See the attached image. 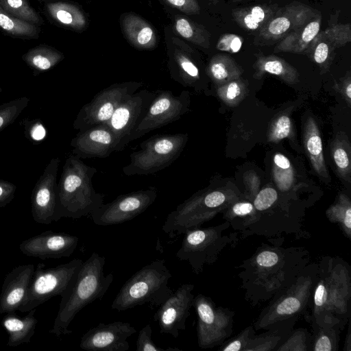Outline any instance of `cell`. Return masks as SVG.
Masks as SVG:
<instances>
[{
	"label": "cell",
	"instance_id": "1",
	"mask_svg": "<svg viewBox=\"0 0 351 351\" xmlns=\"http://www.w3.org/2000/svg\"><path fill=\"white\" fill-rule=\"evenodd\" d=\"M308 263V252L302 248L263 244L241 265L245 296L253 304L271 299Z\"/></svg>",
	"mask_w": 351,
	"mask_h": 351
},
{
	"label": "cell",
	"instance_id": "2",
	"mask_svg": "<svg viewBox=\"0 0 351 351\" xmlns=\"http://www.w3.org/2000/svg\"><path fill=\"white\" fill-rule=\"evenodd\" d=\"M317 267L308 318L313 331L330 327L342 330L350 319L351 267L337 256L322 257Z\"/></svg>",
	"mask_w": 351,
	"mask_h": 351
},
{
	"label": "cell",
	"instance_id": "3",
	"mask_svg": "<svg viewBox=\"0 0 351 351\" xmlns=\"http://www.w3.org/2000/svg\"><path fill=\"white\" fill-rule=\"evenodd\" d=\"M106 258L93 252L82 263L71 287L61 297L59 309L49 332L56 337L72 332L69 326L75 315L86 306L101 300L113 281V274L105 275Z\"/></svg>",
	"mask_w": 351,
	"mask_h": 351
},
{
	"label": "cell",
	"instance_id": "4",
	"mask_svg": "<svg viewBox=\"0 0 351 351\" xmlns=\"http://www.w3.org/2000/svg\"><path fill=\"white\" fill-rule=\"evenodd\" d=\"M97 171L74 155L66 159L57 184L56 221L86 216L104 204L103 195L93 185Z\"/></svg>",
	"mask_w": 351,
	"mask_h": 351
},
{
	"label": "cell",
	"instance_id": "5",
	"mask_svg": "<svg viewBox=\"0 0 351 351\" xmlns=\"http://www.w3.org/2000/svg\"><path fill=\"white\" fill-rule=\"evenodd\" d=\"M317 271V263H308L287 286L271 298L255 322L254 329L267 330L278 322L298 319L306 313L312 304Z\"/></svg>",
	"mask_w": 351,
	"mask_h": 351
},
{
	"label": "cell",
	"instance_id": "6",
	"mask_svg": "<svg viewBox=\"0 0 351 351\" xmlns=\"http://www.w3.org/2000/svg\"><path fill=\"white\" fill-rule=\"evenodd\" d=\"M172 274L164 259H158L143 267L122 286L111 308L118 311L148 304L159 307L173 293L168 282Z\"/></svg>",
	"mask_w": 351,
	"mask_h": 351
},
{
	"label": "cell",
	"instance_id": "7",
	"mask_svg": "<svg viewBox=\"0 0 351 351\" xmlns=\"http://www.w3.org/2000/svg\"><path fill=\"white\" fill-rule=\"evenodd\" d=\"M234 199L221 190L198 191L167 215L162 230L172 239L200 228L230 206L232 200Z\"/></svg>",
	"mask_w": 351,
	"mask_h": 351
},
{
	"label": "cell",
	"instance_id": "8",
	"mask_svg": "<svg viewBox=\"0 0 351 351\" xmlns=\"http://www.w3.org/2000/svg\"><path fill=\"white\" fill-rule=\"evenodd\" d=\"M189 139L187 133L153 136L140 144L130 155V163L123 167L124 175H149L170 166L179 158Z\"/></svg>",
	"mask_w": 351,
	"mask_h": 351
},
{
	"label": "cell",
	"instance_id": "9",
	"mask_svg": "<svg viewBox=\"0 0 351 351\" xmlns=\"http://www.w3.org/2000/svg\"><path fill=\"white\" fill-rule=\"evenodd\" d=\"M82 263V260L75 258L69 263L49 268L43 264H38L18 310L27 313L53 297H62L71 287Z\"/></svg>",
	"mask_w": 351,
	"mask_h": 351
},
{
	"label": "cell",
	"instance_id": "10",
	"mask_svg": "<svg viewBox=\"0 0 351 351\" xmlns=\"http://www.w3.org/2000/svg\"><path fill=\"white\" fill-rule=\"evenodd\" d=\"M230 226L226 221L215 226L186 232L181 247L176 252V258L187 261L193 272L199 274L204 265L214 263L222 250L231 242L230 236L223 234Z\"/></svg>",
	"mask_w": 351,
	"mask_h": 351
},
{
	"label": "cell",
	"instance_id": "11",
	"mask_svg": "<svg viewBox=\"0 0 351 351\" xmlns=\"http://www.w3.org/2000/svg\"><path fill=\"white\" fill-rule=\"evenodd\" d=\"M141 82L115 83L96 94L78 112L73 121V128L82 131L106 123L117 108L143 86Z\"/></svg>",
	"mask_w": 351,
	"mask_h": 351
},
{
	"label": "cell",
	"instance_id": "12",
	"mask_svg": "<svg viewBox=\"0 0 351 351\" xmlns=\"http://www.w3.org/2000/svg\"><path fill=\"white\" fill-rule=\"evenodd\" d=\"M193 306L197 315V343L203 349L222 345L232 335L234 312L217 306L210 298L199 293Z\"/></svg>",
	"mask_w": 351,
	"mask_h": 351
},
{
	"label": "cell",
	"instance_id": "13",
	"mask_svg": "<svg viewBox=\"0 0 351 351\" xmlns=\"http://www.w3.org/2000/svg\"><path fill=\"white\" fill-rule=\"evenodd\" d=\"M190 103V94L187 90H182L178 95L168 90L156 92L130 142L181 119L189 111Z\"/></svg>",
	"mask_w": 351,
	"mask_h": 351
},
{
	"label": "cell",
	"instance_id": "14",
	"mask_svg": "<svg viewBox=\"0 0 351 351\" xmlns=\"http://www.w3.org/2000/svg\"><path fill=\"white\" fill-rule=\"evenodd\" d=\"M155 186L123 194L112 202L103 204L91 213L93 222L98 226L121 224L145 211L156 200Z\"/></svg>",
	"mask_w": 351,
	"mask_h": 351
},
{
	"label": "cell",
	"instance_id": "15",
	"mask_svg": "<svg viewBox=\"0 0 351 351\" xmlns=\"http://www.w3.org/2000/svg\"><path fill=\"white\" fill-rule=\"evenodd\" d=\"M319 12L309 5L293 1L280 9L257 32L256 45H271L305 24Z\"/></svg>",
	"mask_w": 351,
	"mask_h": 351
},
{
	"label": "cell",
	"instance_id": "16",
	"mask_svg": "<svg viewBox=\"0 0 351 351\" xmlns=\"http://www.w3.org/2000/svg\"><path fill=\"white\" fill-rule=\"evenodd\" d=\"M156 94L145 89L137 90L117 108L106 123L117 138L116 152L122 151L130 142Z\"/></svg>",
	"mask_w": 351,
	"mask_h": 351
},
{
	"label": "cell",
	"instance_id": "17",
	"mask_svg": "<svg viewBox=\"0 0 351 351\" xmlns=\"http://www.w3.org/2000/svg\"><path fill=\"white\" fill-rule=\"evenodd\" d=\"M193 284L180 285L160 305L154 315L160 333H165L177 338L180 332L186 329V321L190 315L195 295Z\"/></svg>",
	"mask_w": 351,
	"mask_h": 351
},
{
	"label": "cell",
	"instance_id": "18",
	"mask_svg": "<svg viewBox=\"0 0 351 351\" xmlns=\"http://www.w3.org/2000/svg\"><path fill=\"white\" fill-rule=\"evenodd\" d=\"M60 159L50 160L36 182L31 194V212L38 223L49 225L56 221L57 176Z\"/></svg>",
	"mask_w": 351,
	"mask_h": 351
},
{
	"label": "cell",
	"instance_id": "19",
	"mask_svg": "<svg viewBox=\"0 0 351 351\" xmlns=\"http://www.w3.org/2000/svg\"><path fill=\"white\" fill-rule=\"evenodd\" d=\"M136 332L128 322L99 323L84 333L80 348L89 351H127V339Z\"/></svg>",
	"mask_w": 351,
	"mask_h": 351
},
{
	"label": "cell",
	"instance_id": "20",
	"mask_svg": "<svg viewBox=\"0 0 351 351\" xmlns=\"http://www.w3.org/2000/svg\"><path fill=\"white\" fill-rule=\"evenodd\" d=\"M79 238L65 232L47 230L22 241L20 251L43 260L69 257L77 248Z\"/></svg>",
	"mask_w": 351,
	"mask_h": 351
},
{
	"label": "cell",
	"instance_id": "21",
	"mask_svg": "<svg viewBox=\"0 0 351 351\" xmlns=\"http://www.w3.org/2000/svg\"><path fill=\"white\" fill-rule=\"evenodd\" d=\"M117 138L107 123L79 131L71 141L72 154L79 158L108 157L116 152Z\"/></svg>",
	"mask_w": 351,
	"mask_h": 351
},
{
	"label": "cell",
	"instance_id": "22",
	"mask_svg": "<svg viewBox=\"0 0 351 351\" xmlns=\"http://www.w3.org/2000/svg\"><path fill=\"white\" fill-rule=\"evenodd\" d=\"M350 41V24H333L318 32L307 47L304 55L324 70L330 65L335 49Z\"/></svg>",
	"mask_w": 351,
	"mask_h": 351
},
{
	"label": "cell",
	"instance_id": "23",
	"mask_svg": "<svg viewBox=\"0 0 351 351\" xmlns=\"http://www.w3.org/2000/svg\"><path fill=\"white\" fill-rule=\"evenodd\" d=\"M32 263L14 267L5 276L0 293V314L15 312L21 304L34 271Z\"/></svg>",
	"mask_w": 351,
	"mask_h": 351
},
{
	"label": "cell",
	"instance_id": "24",
	"mask_svg": "<svg viewBox=\"0 0 351 351\" xmlns=\"http://www.w3.org/2000/svg\"><path fill=\"white\" fill-rule=\"evenodd\" d=\"M193 51L189 47H175L170 56L169 68L171 77L184 87L195 90L202 83V73Z\"/></svg>",
	"mask_w": 351,
	"mask_h": 351
},
{
	"label": "cell",
	"instance_id": "25",
	"mask_svg": "<svg viewBox=\"0 0 351 351\" xmlns=\"http://www.w3.org/2000/svg\"><path fill=\"white\" fill-rule=\"evenodd\" d=\"M322 15L319 12L305 24L280 40L274 48V52L304 55L307 47L320 31Z\"/></svg>",
	"mask_w": 351,
	"mask_h": 351
},
{
	"label": "cell",
	"instance_id": "26",
	"mask_svg": "<svg viewBox=\"0 0 351 351\" xmlns=\"http://www.w3.org/2000/svg\"><path fill=\"white\" fill-rule=\"evenodd\" d=\"M121 27L128 40L139 49H152L157 43L154 28L134 14H126L121 19Z\"/></svg>",
	"mask_w": 351,
	"mask_h": 351
},
{
	"label": "cell",
	"instance_id": "27",
	"mask_svg": "<svg viewBox=\"0 0 351 351\" xmlns=\"http://www.w3.org/2000/svg\"><path fill=\"white\" fill-rule=\"evenodd\" d=\"M36 308L28 311L25 316L20 317L14 312L3 317L1 324L8 332L7 346L16 347L30 341L35 332L38 320L34 317Z\"/></svg>",
	"mask_w": 351,
	"mask_h": 351
},
{
	"label": "cell",
	"instance_id": "28",
	"mask_svg": "<svg viewBox=\"0 0 351 351\" xmlns=\"http://www.w3.org/2000/svg\"><path fill=\"white\" fill-rule=\"evenodd\" d=\"M46 12L56 23L76 31L87 24L83 12L75 4L61 0H43Z\"/></svg>",
	"mask_w": 351,
	"mask_h": 351
},
{
	"label": "cell",
	"instance_id": "29",
	"mask_svg": "<svg viewBox=\"0 0 351 351\" xmlns=\"http://www.w3.org/2000/svg\"><path fill=\"white\" fill-rule=\"evenodd\" d=\"M304 143L314 171L324 181H330L323 154L322 141L317 123L309 117L305 123Z\"/></svg>",
	"mask_w": 351,
	"mask_h": 351
},
{
	"label": "cell",
	"instance_id": "30",
	"mask_svg": "<svg viewBox=\"0 0 351 351\" xmlns=\"http://www.w3.org/2000/svg\"><path fill=\"white\" fill-rule=\"evenodd\" d=\"M298 319L278 322L259 335H254L248 343L245 351H271L282 343Z\"/></svg>",
	"mask_w": 351,
	"mask_h": 351
},
{
	"label": "cell",
	"instance_id": "31",
	"mask_svg": "<svg viewBox=\"0 0 351 351\" xmlns=\"http://www.w3.org/2000/svg\"><path fill=\"white\" fill-rule=\"evenodd\" d=\"M278 10L276 5H256L232 10L235 22L243 29L258 32Z\"/></svg>",
	"mask_w": 351,
	"mask_h": 351
},
{
	"label": "cell",
	"instance_id": "32",
	"mask_svg": "<svg viewBox=\"0 0 351 351\" xmlns=\"http://www.w3.org/2000/svg\"><path fill=\"white\" fill-rule=\"evenodd\" d=\"M254 66L256 71L254 75L256 77L269 73L289 84L298 82L299 73L296 69L284 59L274 55H256Z\"/></svg>",
	"mask_w": 351,
	"mask_h": 351
},
{
	"label": "cell",
	"instance_id": "33",
	"mask_svg": "<svg viewBox=\"0 0 351 351\" xmlns=\"http://www.w3.org/2000/svg\"><path fill=\"white\" fill-rule=\"evenodd\" d=\"M64 58L62 53L45 45L34 47L22 56L35 76L53 69Z\"/></svg>",
	"mask_w": 351,
	"mask_h": 351
},
{
	"label": "cell",
	"instance_id": "34",
	"mask_svg": "<svg viewBox=\"0 0 351 351\" xmlns=\"http://www.w3.org/2000/svg\"><path fill=\"white\" fill-rule=\"evenodd\" d=\"M206 73L214 83L221 85L239 78L243 70L230 56L218 53L210 60Z\"/></svg>",
	"mask_w": 351,
	"mask_h": 351
},
{
	"label": "cell",
	"instance_id": "35",
	"mask_svg": "<svg viewBox=\"0 0 351 351\" xmlns=\"http://www.w3.org/2000/svg\"><path fill=\"white\" fill-rule=\"evenodd\" d=\"M331 154L339 176L350 182L351 147L346 134H337L331 144Z\"/></svg>",
	"mask_w": 351,
	"mask_h": 351
},
{
	"label": "cell",
	"instance_id": "36",
	"mask_svg": "<svg viewBox=\"0 0 351 351\" xmlns=\"http://www.w3.org/2000/svg\"><path fill=\"white\" fill-rule=\"evenodd\" d=\"M0 29L8 35L23 38L36 39L40 27L17 19L6 12L0 4Z\"/></svg>",
	"mask_w": 351,
	"mask_h": 351
},
{
	"label": "cell",
	"instance_id": "37",
	"mask_svg": "<svg viewBox=\"0 0 351 351\" xmlns=\"http://www.w3.org/2000/svg\"><path fill=\"white\" fill-rule=\"evenodd\" d=\"M177 33L189 42L204 49L210 45V34L206 28L185 17L178 16L175 20Z\"/></svg>",
	"mask_w": 351,
	"mask_h": 351
},
{
	"label": "cell",
	"instance_id": "38",
	"mask_svg": "<svg viewBox=\"0 0 351 351\" xmlns=\"http://www.w3.org/2000/svg\"><path fill=\"white\" fill-rule=\"evenodd\" d=\"M326 215L330 221L340 226L346 237L351 239V201L348 195L340 193Z\"/></svg>",
	"mask_w": 351,
	"mask_h": 351
},
{
	"label": "cell",
	"instance_id": "39",
	"mask_svg": "<svg viewBox=\"0 0 351 351\" xmlns=\"http://www.w3.org/2000/svg\"><path fill=\"white\" fill-rule=\"evenodd\" d=\"M3 9L12 16L36 26L43 24L40 14L27 0H0Z\"/></svg>",
	"mask_w": 351,
	"mask_h": 351
},
{
	"label": "cell",
	"instance_id": "40",
	"mask_svg": "<svg viewBox=\"0 0 351 351\" xmlns=\"http://www.w3.org/2000/svg\"><path fill=\"white\" fill-rule=\"evenodd\" d=\"M272 175L278 188L288 191L295 180V173L291 161L285 155L276 153L273 158Z\"/></svg>",
	"mask_w": 351,
	"mask_h": 351
},
{
	"label": "cell",
	"instance_id": "41",
	"mask_svg": "<svg viewBox=\"0 0 351 351\" xmlns=\"http://www.w3.org/2000/svg\"><path fill=\"white\" fill-rule=\"evenodd\" d=\"M341 330L335 327L320 328L313 331L311 350L337 351Z\"/></svg>",
	"mask_w": 351,
	"mask_h": 351
},
{
	"label": "cell",
	"instance_id": "42",
	"mask_svg": "<svg viewBox=\"0 0 351 351\" xmlns=\"http://www.w3.org/2000/svg\"><path fill=\"white\" fill-rule=\"evenodd\" d=\"M219 97L227 105L234 106L238 104L247 93V85L239 78L219 85L217 89Z\"/></svg>",
	"mask_w": 351,
	"mask_h": 351
},
{
	"label": "cell",
	"instance_id": "43",
	"mask_svg": "<svg viewBox=\"0 0 351 351\" xmlns=\"http://www.w3.org/2000/svg\"><path fill=\"white\" fill-rule=\"evenodd\" d=\"M313 335L305 328L293 330L276 351H309L311 350Z\"/></svg>",
	"mask_w": 351,
	"mask_h": 351
},
{
	"label": "cell",
	"instance_id": "44",
	"mask_svg": "<svg viewBox=\"0 0 351 351\" xmlns=\"http://www.w3.org/2000/svg\"><path fill=\"white\" fill-rule=\"evenodd\" d=\"M29 101V97L23 96L0 105V132L16 120Z\"/></svg>",
	"mask_w": 351,
	"mask_h": 351
},
{
	"label": "cell",
	"instance_id": "45",
	"mask_svg": "<svg viewBox=\"0 0 351 351\" xmlns=\"http://www.w3.org/2000/svg\"><path fill=\"white\" fill-rule=\"evenodd\" d=\"M224 215L229 223L237 218L244 219L243 226L247 227L258 221L256 210L250 202H235L231 205Z\"/></svg>",
	"mask_w": 351,
	"mask_h": 351
},
{
	"label": "cell",
	"instance_id": "46",
	"mask_svg": "<svg viewBox=\"0 0 351 351\" xmlns=\"http://www.w3.org/2000/svg\"><path fill=\"white\" fill-rule=\"evenodd\" d=\"M292 134V124L289 117L281 114L271 123L267 134L268 141L276 143Z\"/></svg>",
	"mask_w": 351,
	"mask_h": 351
},
{
	"label": "cell",
	"instance_id": "47",
	"mask_svg": "<svg viewBox=\"0 0 351 351\" xmlns=\"http://www.w3.org/2000/svg\"><path fill=\"white\" fill-rule=\"evenodd\" d=\"M20 124L24 126L25 136L29 141L38 143L45 138L47 131L40 119L30 120L25 118Z\"/></svg>",
	"mask_w": 351,
	"mask_h": 351
},
{
	"label": "cell",
	"instance_id": "48",
	"mask_svg": "<svg viewBox=\"0 0 351 351\" xmlns=\"http://www.w3.org/2000/svg\"><path fill=\"white\" fill-rule=\"evenodd\" d=\"M152 329L149 324L144 326L138 335L136 351H181L179 348H162L156 345L152 339Z\"/></svg>",
	"mask_w": 351,
	"mask_h": 351
},
{
	"label": "cell",
	"instance_id": "49",
	"mask_svg": "<svg viewBox=\"0 0 351 351\" xmlns=\"http://www.w3.org/2000/svg\"><path fill=\"white\" fill-rule=\"evenodd\" d=\"M255 335L253 326H248L219 348L222 351H245L252 337Z\"/></svg>",
	"mask_w": 351,
	"mask_h": 351
},
{
	"label": "cell",
	"instance_id": "50",
	"mask_svg": "<svg viewBox=\"0 0 351 351\" xmlns=\"http://www.w3.org/2000/svg\"><path fill=\"white\" fill-rule=\"evenodd\" d=\"M243 43L242 36L232 33L223 34L218 39L216 48L219 51L236 53L241 50Z\"/></svg>",
	"mask_w": 351,
	"mask_h": 351
},
{
	"label": "cell",
	"instance_id": "51",
	"mask_svg": "<svg viewBox=\"0 0 351 351\" xmlns=\"http://www.w3.org/2000/svg\"><path fill=\"white\" fill-rule=\"evenodd\" d=\"M277 199V191L274 188L266 187L256 195L253 205L256 211H265L271 208Z\"/></svg>",
	"mask_w": 351,
	"mask_h": 351
},
{
	"label": "cell",
	"instance_id": "52",
	"mask_svg": "<svg viewBox=\"0 0 351 351\" xmlns=\"http://www.w3.org/2000/svg\"><path fill=\"white\" fill-rule=\"evenodd\" d=\"M16 186L9 181L0 179V208L10 203L14 197Z\"/></svg>",
	"mask_w": 351,
	"mask_h": 351
},
{
	"label": "cell",
	"instance_id": "53",
	"mask_svg": "<svg viewBox=\"0 0 351 351\" xmlns=\"http://www.w3.org/2000/svg\"><path fill=\"white\" fill-rule=\"evenodd\" d=\"M169 5L187 14H198L200 12L197 0H165Z\"/></svg>",
	"mask_w": 351,
	"mask_h": 351
},
{
	"label": "cell",
	"instance_id": "54",
	"mask_svg": "<svg viewBox=\"0 0 351 351\" xmlns=\"http://www.w3.org/2000/svg\"><path fill=\"white\" fill-rule=\"evenodd\" d=\"M339 85L341 86V91L342 92V94L346 97V99L347 100L349 105H350L351 82L350 75H348L347 77H344L343 80Z\"/></svg>",
	"mask_w": 351,
	"mask_h": 351
},
{
	"label": "cell",
	"instance_id": "55",
	"mask_svg": "<svg viewBox=\"0 0 351 351\" xmlns=\"http://www.w3.org/2000/svg\"><path fill=\"white\" fill-rule=\"evenodd\" d=\"M348 335H347V337L346 339V341H345V344H344V348L343 349V351H350V350H351V348H350L351 337H350V322H348Z\"/></svg>",
	"mask_w": 351,
	"mask_h": 351
},
{
	"label": "cell",
	"instance_id": "56",
	"mask_svg": "<svg viewBox=\"0 0 351 351\" xmlns=\"http://www.w3.org/2000/svg\"><path fill=\"white\" fill-rule=\"evenodd\" d=\"M208 1L213 2V3H216L219 1V0H208Z\"/></svg>",
	"mask_w": 351,
	"mask_h": 351
},
{
	"label": "cell",
	"instance_id": "57",
	"mask_svg": "<svg viewBox=\"0 0 351 351\" xmlns=\"http://www.w3.org/2000/svg\"><path fill=\"white\" fill-rule=\"evenodd\" d=\"M243 0H232V2H239Z\"/></svg>",
	"mask_w": 351,
	"mask_h": 351
},
{
	"label": "cell",
	"instance_id": "58",
	"mask_svg": "<svg viewBox=\"0 0 351 351\" xmlns=\"http://www.w3.org/2000/svg\"><path fill=\"white\" fill-rule=\"evenodd\" d=\"M3 90V88L1 87H0V93L2 92Z\"/></svg>",
	"mask_w": 351,
	"mask_h": 351
}]
</instances>
